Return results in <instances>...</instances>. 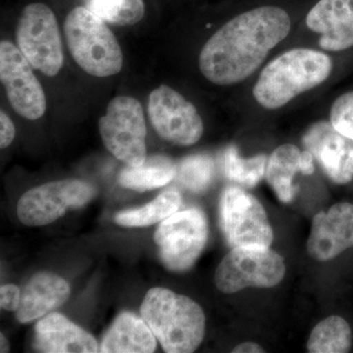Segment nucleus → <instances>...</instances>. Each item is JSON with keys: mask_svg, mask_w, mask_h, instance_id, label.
Listing matches in <instances>:
<instances>
[{"mask_svg": "<svg viewBox=\"0 0 353 353\" xmlns=\"http://www.w3.org/2000/svg\"><path fill=\"white\" fill-rule=\"evenodd\" d=\"M290 31V16L280 7H259L241 14L204 44L199 59L201 74L218 85L243 82Z\"/></svg>", "mask_w": 353, "mask_h": 353, "instance_id": "1", "label": "nucleus"}, {"mask_svg": "<svg viewBox=\"0 0 353 353\" xmlns=\"http://www.w3.org/2000/svg\"><path fill=\"white\" fill-rule=\"evenodd\" d=\"M332 70L331 58L321 51L294 48L262 70L253 88V97L262 108H283L297 95L324 83Z\"/></svg>", "mask_w": 353, "mask_h": 353, "instance_id": "2", "label": "nucleus"}, {"mask_svg": "<svg viewBox=\"0 0 353 353\" xmlns=\"http://www.w3.org/2000/svg\"><path fill=\"white\" fill-rule=\"evenodd\" d=\"M141 315L165 352H194L203 341L205 316L190 297L153 288L145 294Z\"/></svg>", "mask_w": 353, "mask_h": 353, "instance_id": "3", "label": "nucleus"}, {"mask_svg": "<svg viewBox=\"0 0 353 353\" xmlns=\"http://www.w3.org/2000/svg\"><path fill=\"white\" fill-rule=\"evenodd\" d=\"M64 32L72 57L88 75L106 78L123 68V52L105 21L87 7L78 6L67 15Z\"/></svg>", "mask_w": 353, "mask_h": 353, "instance_id": "4", "label": "nucleus"}, {"mask_svg": "<svg viewBox=\"0 0 353 353\" xmlns=\"http://www.w3.org/2000/svg\"><path fill=\"white\" fill-rule=\"evenodd\" d=\"M285 274L284 259L269 246H239L221 261L215 284L220 292L234 294L245 288L275 287Z\"/></svg>", "mask_w": 353, "mask_h": 353, "instance_id": "5", "label": "nucleus"}, {"mask_svg": "<svg viewBox=\"0 0 353 353\" xmlns=\"http://www.w3.org/2000/svg\"><path fill=\"white\" fill-rule=\"evenodd\" d=\"M104 145L127 166H141L146 159V125L141 102L121 95L109 102L99 122Z\"/></svg>", "mask_w": 353, "mask_h": 353, "instance_id": "6", "label": "nucleus"}, {"mask_svg": "<svg viewBox=\"0 0 353 353\" xmlns=\"http://www.w3.org/2000/svg\"><path fill=\"white\" fill-rule=\"evenodd\" d=\"M21 52L34 69L48 77L59 73L64 64L63 48L57 17L43 3H31L21 14L17 27Z\"/></svg>", "mask_w": 353, "mask_h": 353, "instance_id": "7", "label": "nucleus"}, {"mask_svg": "<svg viewBox=\"0 0 353 353\" xmlns=\"http://www.w3.org/2000/svg\"><path fill=\"white\" fill-rule=\"evenodd\" d=\"M208 223L201 209L190 208L162 221L154 234L160 259L168 270H189L205 248Z\"/></svg>", "mask_w": 353, "mask_h": 353, "instance_id": "8", "label": "nucleus"}, {"mask_svg": "<svg viewBox=\"0 0 353 353\" xmlns=\"http://www.w3.org/2000/svg\"><path fill=\"white\" fill-rule=\"evenodd\" d=\"M97 194L90 183L76 179L44 183L25 192L17 205L18 218L29 227L46 226L69 209L83 208Z\"/></svg>", "mask_w": 353, "mask_h": 353, "instance_id": "9", "label": "nucleus"}, {"mask_svg": "<svg viewBox=\"0 0 353 353\" xmlns=\"http://www.w3.org/2000/svg\"><path fill=\"white\" fill-rule=\"evenodd\" d=\"M220 221L232 248L270 246L273 243V230L263 206L240 188L229 187L223 192Z\"/></svg>", "mask_w": 353, "mask_h": 353, "instance_id": "10", "label": "nucleus"}, {"mask_svg": "<svg viewBox=\"0 0 353 353\" xmlns=\"http://www.w3.org/2000/svg\"><path fill=\"white\" fill-rule=\"evenodd\" d=\"M148 112L155 132L174 145H194L203 134V122L196 106L168 85L152 90Z\"/></svg>", "mask_w": 353, "mask_h": 353, "instance_id": "11", "label": "nucleus"}, {"mask_svg": "<svg viewBox=\"0 0 353 353\" xmlns=\"http://www.w3.org/2000/svg\"><path fill=\"white\" fill-rule=\"evenodd\" d=\"M19 48L8 41L0 43V80L11 108L28 120H38L46 110L41 83Z\"/></svg>", "mask_w": 353, "mask_h": 353, "instance_id": "12", "label": "nucleus"}, {"mask_svg": "<svg viewBox=\"0 0 353 353\" xmlns=\"http://www.w3.org/2000/svg\"><path fill=\"white\" fill-rule=\"evenodd\" d=\"M303 143L334 183L345 185L352 180L353 139L334 129L331 121L313 125Z\"/></svg>", "mask_w": 353, "mask_h": 353, "instance_id": "13", "label": "nucleus"}, {"mask_svg": "<svg viewBox=\"0 0 353 353\" xmlns=\"http://www.w3.org/2000/svg\"><path fill=\"white\" fill-rule=\"evenodd\" d=\"M353 248V204L340 202L313 218L307 241L308 254L329 261Z\"/></svg>", "mask_w": 353, "mask_h": 353, "instance_id": "14", "label": "nucleus"}, {"mask_svg": "<svg viewBox=\"0 0 353 353\" xmlns=\"http://www.w3.org/2000/svg\"><path fill=\"white\" fill-rule=\"evenodd\" d=\"M306 25L321 34L325 50L341 51L353 46V0H320L307 14Z\"/></svg>", "mask_w": 353, "mask_h": 353, "instance_id": "15", "label": "nucleus"}, {"mask_svg": "<svg viewBox=\"0 0 353 353\" xmlns=\"http://www.w3.org/2000/svg\"><path fill=\"white\" fill-rule=\"evenodd\" d=\"M34 348L46 353L99 352L97 341L92 334L57 312H50L37 323Z\"/></svg>", "mask_w": 353, "mask_h": 353, "instance_id": "16", "label": "nucleus"}, {"mask_svg": "<svg viewBox=\"0 0 353 353\" xmlns=\"http://www.w3.org/2000/svg\"><path fill=\"white\" fill-rule=\"evenodd\" d=\"M70 294L71 289L63 278L50 272L36 274L21 294L16 317L22 324L43 318L63 305L68 301Z\"/></svg>", "mask_w": 353, "mask_h": 353, "instance_id": "17", "label": "nucleus"}, {"mask_svg": "<svg viewBox=\"0 0 353 353\" xmlns=\"http://www.w3.org/2000/svg\"><path fill=\"white\" fill-rule=\"evenodd\" d=\"M157 340L143 317L123 312L114 321L102 341L99 352L103 353H152Z\"/></svg>", "mask_w": 353, "mask_h": 353, "instance_id": "18", "label": "nucleus"}, {"mask_svg": "<svg viewBox=\"0 0 353 353\" xmlns=\"http://www.w3.org/2000/svg\"><path fill=\"white\" fill-rule=\"evenodd\" d=\"M178 167L173 160L163 155L146 157L141 166H127L120 173L119 183L122 187L146 192L163 187L176 176Z\"/></svg>", "mask_w": 353, "mask_h": 353, "instance_id": "19", "label": "nucleus"}, {"mask_svg": "<svg viewBox=\"0 0 353 353\" xmlns=\"http://www.w3.org/2000/svg\"><path fill=\"white\" fill-rule=\"evenodd\" d=\"M301 150L296 145H283L272 153L267 161V182L277 194L281 201L288 203L294 199L296 188L292 183L294 176L299 170Z\"/></svg>", "mask_w": 353, "mask_h": 353, "instance_id": "20", "label": "nucleus"}, {"mask_svg": "<svg viewBox=\"0 0 353 353\" xmlns=\"http://www.w3.org/2000/svg\"><path fill=\"white\" fill-rule=\"evenodd\" d=\"M182 196L176 190H167L152 202L137 209L121 211L115 215V222L125 227L152 226L178 212Z\"/></svg>", "mask_w": 353, "mask_h": 353, "instance_id": "21", "label": "nucleus"}, {"mask_svg": "<svg viewBox=\"0 0 353 353\" xmlns=\"http://www.w3.org/2000/svg\"><path fill=\"white\" fill-rule=\"evenodd\" d=\"M352 333L350 324L340 316H330L311 332L308 352L345 353L352 348Z\"/></svg>", "mask_w": 353, "mask_h": 353, "instance_id": "22", "label": "nucleus"}, {"mask_svg": "<svg viewBox=\"0 0 353 353\" xmlns=\"http://www.w3.org/2000/svg\"><path fill=\"white\" fill-rule=\"evenodd\" d=\"M87 8L110 24L125 27L139 23L145 16L143 0H85Z\"/></svg>", "mask_w": 353, "mask_h": 353, "instance_id": "23", "label": "nucleus"}, {"mask_svg": "<svg viewBox=\"0 0 353 353\" xmlns=\"http://www.w3.org/2000/svg\"><path fill=\"white\" fill-rule=\"evenodd\" d=\"M267 161L268 158L264 154L246 159L241 157L238 148L231 145L225 152V175L234 183L245 187H254L266 173Z\"/></svg>", "mask_w": 353, "mask_h": 353, "instance_id": "24", "label": "nucleus"}, {"mask_svg": "<svg viewBox=\"0 0 353 353\" xmlns=\"http://www.w3.org/2000/svg\"><path fill=\"white\" fill-rule=\"evenodd\" d=\"M212 159L208 155H192L182 160L176 176L183 187L192 192H201L208 189L212 180Z\"/></svg>", "mask_w": 353, "mask_h": 353, "instance_id": "25", "label": "nucleus"}, {"mask_svg": "<svg viewBox=\"0 0 353 353\" xmlns=\"http://www.w3.org/2000/svg\"><path fill=\"white\" fill-rule=\"evenodd\" d=\"M330 119L334 129L353 139V92L336 99L331 108Z\"/></svg>", "mask_w": 353, "mask_h": 353, "instance_id": "26", "label": "nucleus"}, {"mask_svg": "<svg viewBox=\"0 0 353 353\" xmlns=\"http://www.w3.org/2000/svg\"><path fill=\"white\" fill-rule=\"evenodd\" d=\"M21 290L16 285L8 284L0 288V306L6 311H16L20 305Z\"/></svg>", "mask_w": 353, "mask_h": 353, "instance_id": "27", "label": "nucleus"}, {"mask_svg": "<svg viewBox=\"0 0 353 353\" xmlns=\"http://www.w3.org/2000/svg\"><path fill=\"white\" fill-rule=\"evenodd\" d=\"M16 130L12 120L3 110L0 112V148H6L12 143Z\"/></svg>", "mask_w": 353, "mask_h": 353, "instance_id": "28", "label": "nucleus"}, {"mask_svg": "<svg viewBox=\"0 0 353 353\" xmlns=\"http://www.w3.org/2000/svg\"><path fill=\"white\" fill-rule=\"evenodd\" d=\"M299 170L304 175H312L314 173L315 168L313 164V155L312 153L305 150L301 153V158H299Z\"/></svg>", "mask_w": 353, "mask_h": 353, "instance_id": "29", "label": "nucleus"}, {"mask_svg": "<svg viewBox=\"0 0 353 353\" xmlns=\"http://www.w3.org/2000/svg\"><path fill=\"white\" fill-rule=\"evenodd\" d=\"M264 352L263 347H260L259 343H253V341H245V343L236 345L232 350V352L234 353H262Z\"/></svg>", "mask_w": 353, "mask_h": 353, "instance_id": "30", "label": "nucleus"}, {"mask_svg": "<svg viewBox=\"0 0 353 353\" xmlns=\"http://www.w3.org/2000/svg\"><path fill=\"white\" fill-rule=\"evenodd\" d=\"M9 350H10V345H9L8 340L3 334H0V352H9Z\"/></svg>", "mask_w": 353, "mask_h": 353, "instance_id": "31", "label": "nucleus"}]
</instances>
